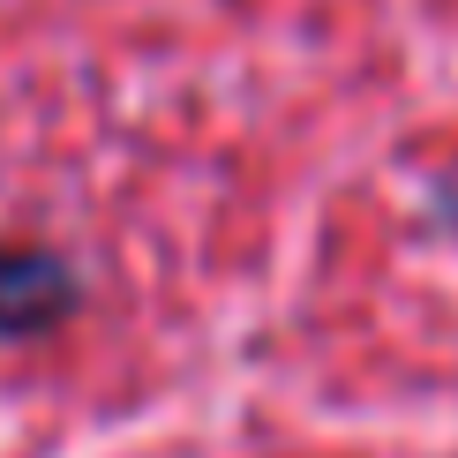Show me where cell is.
<instances>
[{
    "label": "cell",
    "mask_w": 458,
    "mask_h": 458,
    "mask_svg": "<svg viewBox=\"0 0 458 458\" xmlns=\"http://www.w3.org/2000/svg\"><path fill=\"white\" fill-rule=\"evenodd\" d=\"M75 301V278L53 248H23V241H0V338H30L53 331Z\"/></svg>",
    "instance_id": "6da1fadb"
}]
</instances>
